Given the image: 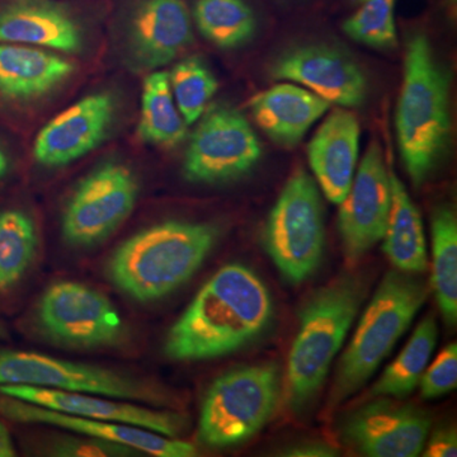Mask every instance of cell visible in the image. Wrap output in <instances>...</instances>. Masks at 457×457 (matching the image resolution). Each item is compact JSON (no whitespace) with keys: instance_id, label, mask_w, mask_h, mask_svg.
Returning <instances> with one entry per match:
<instances>
[{"instance_id":"obj_1","label":"cell","mask_w":457,"mask_h":457,"mask_svg":"<svg viewBox=\"0 0 457 457\" xmlns=\"http://www.w3.org/2000/svg\"><path fill=\"white\" fill-rule=\"evenodd\" d=\"M272 314L264 282L243 264H228L170 328L165 354L174 361H203L233 353L260 337Z\"/></svg>"},{"instance_id":"obj_2","label":"cell","mask_w":457,"mask_h":457,"mask_svg":"<svg viewBox=\"0 0 457 457\" xmlns=\"http://www.w3.org/2000/svg\"><path fill=\"white\" fill-rule=\"evenodd\" d=\"M395 128L405 170L422 186L451 139L450 78L426 33H414L407 42Z\"/></svg>"},{"instance_id":"obj_3","label":"cell","mask_w":457,"mask_h":457,"mask_svg":"<svg viewBox=\"0 0 457 457\" xmlns=\"http://www.w3.org/2000/svg\"><path fill=\"white\" fill-rule=\"evenodd\" d=\"M216 239L218 228L206 222L153 225L117 248L108 263V276L137 302L163 299L197 272Z\"/></svg>"},{"instance_id":"obj_4","label":"cell","mask_w":457,"mask_h":457,"mask_svg":"<svg viewBox=\"0 0 457 457\" xmlns=\"http://www.w3.org/2000/svg\"><path fill=\"white\" fill-rule=\"evenodd\" d=\"M366 290L361 276H341L319 288L303 306L286 372V399L295 411L305 408L323 386Z\"/></svg>"},{"instance_id":"obj_5","label":"cell","mask_w":457,"mask_h":457,"mask_svg":"<svg viewBox=\"0 0 457 457\" xmlns=\"http://www.w3.org/2000/svg\"><path fill=\"white\" fill-rule=\"evenodd\" d=\"M428 297L417 273L390 270L363 312L350 345L339 360L328 408L359 392L413 323Z\"/></svg>"},{"instance_id":"obj_6","label":"cell","mask_w":457,"mask_h":457,"mask_svg":"<svg viewBox=\"0 0 457 457\" xmlns=\"http://www.w3.org/2000/svg\"><path fill=\"white\" fill-rule=\"evenodd\" d=\"M279 392L281 374L275 363L245 366L221 375L204 396L198 437L210 447L242 444L269 422Z\"/></svg>"},{"instance_id":"obj_7","label":"cell","mask_w":457,"mask_h":457,"mask_svg":"<svg viewBox=\"0 0 457 457\" xmlns=\"http://www.w3.org/2000/svg\"><path fill=\"white\" fill-rule=\"evenodd\" d=\"M264 246L279 272L291 284H302L318 269L326 228L323 204L315 180L295 171L270 210Z\"/></svg>"},{"instance_id":"obj_8","label":"cell","mask_w":457,"mask_h":457,"mask_svg":"<svg viewBox=\"0 0 457 457\" xmlns=\"http://www.w3.org/2000/svg\"><path fill=\"white\" fill-rule=\"evenodd\" d=\"M2 385L97 394L128 402L154 403L161 398L154 387L111 370L25 351H0Z\"/></svg>"},{"instance_id":"obj_9","label":"cell","mask_w":457,"mask_h":457,"mask_svg":"<svg viewBox=\"0 0 457 457\" xmlns=\"http://www.w3.org/2000/svg\"><path fill=\"white\" fill-rule=\"evenodd\" d=\"M261 156L260 140L248 120L234 108L219 107L192 135L183 174L189 182H228L248 174Z\"/></svg>"},{"instance_id":"obj_10","label":"cell","mask_w":457,"mask_h":457,"mask_svg":"<svg viewBox=\"0 0 457 457\" xmlns=\"http://www.w3.org/2000/svg\"><path fill=\"white\" fill-rule=\"evenodd\" d=\"M139 194L137 177L128 167L106 163L78 185L62 215V237L74 246L101 242L128 219Z\"/></svg>"},{"instance_id":"obj_11","label":"cell","mask_w":457,"mask_h":457,"mask_svg":"<svg viewBox=\"0 0 457 457\" xmlns=\"http://www.w3.org/2000/svg\"><path fill=\"white\" fill-rule=\"evenodd\" d=\"M37 319L47 336L75 347L114 345L123 335L122 319L108 297L78 282L50 286L38 303Z\"/></svg>"},{"instance_id":"obj_12","label":"cell","mask_w":457,"mask_h":457,"mask_svg":"<svg viewBox=\"0 0 457 457\" xmlns=\"http://www.w3.org/2000/svg\"><path fill=\"white\" fill-rule=\"evenodd\" d=\"M431 417L414 405L381 399L352 411L343 420V442L369 457H416L425 449Z\"/></svg>"},{"instance_id":"obj_13","label":"cell","mask_w":457,"mask_h":457,"mask_svg":"<svg viewBox=\"0 0 457 457\" xmlns=\"http://www.w3.org/2000/svg\"><path fill=\"white\" fill-rule=\"evenodd\" d=\"M390 204L389 170L383 149L375 141L366 150L347 196L339 204L338 231L350 263L383 240Z\"/></svg>"},{"instance_id":"obj_14","label":"cell","mask_w":457,"mask_h":457,"mask_svg":"<svg viewBox=\"0 0 457 457\" xmlns=\"http://www.w3.org/2000/svg\"><path fill=\"white\" fill-rule=\"evenodd\" d=\"M270 75L300 84L330 104L360 107L368 98V79L361 66L327 45H303L285 51L270 65Z\"/></svg>"},{"instance_id":"obj_15","label":"cell","mask_w":457,"mask_h":457,"mask_svg":"<svg viewBox=\"0 0 457 457\" xmlns=\"http://www.w3.org/2000/svg\"><path fill=\"white\" fill-rule=\"evenodd\" d=\"M114 107L112 96L101 92L66 108L38 132L33 145L36 162L44 167H64L88 154L106 137Z\"/></svg>"},{"instance_id":"obj_16","label":"cell","mask_w":457,"mask_h":457,"mask_svg":"<svg viewBox=\"0 0 457 457\" xmlns=\"http://www.w3.org/2000/svg\"><path fill=\"white\" fill-rule=\"evenodd\" d=\"M0 395L23 400L71 416L137 426L171 438H176L185 426V420L179 414L154 411L128 403V400L108 398L97 394L62 392L26 385H2Z\"/></svg>"},{"instance_id":"obj_17","label":"cell","mask_w":457,"mask_h":457,"mask_svg":"<svg viewBox=\"0 0 457 457\" xmlns=\"http://www.w3.org/2000/svg\"><path fill=\"white\" fill-rule=\"evenodd\" d=\"M0 414L16 422L55 426L68 431L80 433L87 437L114 442L146 455L156 457L197 455V450L194 445L159 435L141 427L71 416V414L40 407V405L31 404L11 396H0Z\"/></svg>"},{"instance_id":"obj_18","label":"cell","mask_w":457,"mask_h":457,"mask_svg":"<svg viewBox=\"0 0 457 457\" xmlns=\"http://www.w3.org/2000/svg\"><path fill=\"white\" fill-rule=\"evenodd\" d=\"M192 40L191 16L183 0H141L132 14L129 45L140 68L170 64Z\"/></svg>"},{"instance_id":"obj_19","label":"cell","mask_w":457,"mask_h":457,"mask_svg":"<svg viewBox=\"0 0 457 457\" xmlns=\"http://www.w3.org/2000/svg\"><path fill=\"white\" fill-rule=\"evenodd\" d=\"M0 42L69 54L83 49L82 29L55 0H3Z\"/></svg>"},{"instance_id":"obj_20","label":"cell","mask_w":457,"mask_h":457,"mask_svg":"<svg viewBox=\"0 0 457 457\" xmlns=\"http://www.w3.org/2000/svg\"><path fill=\"white\" fill-rule=\"evenodd\" d=\"M360 122L351 111L337 108L308 146L309 163L324 196L339 204L347 196L360 154Z\"/></svg>"},{"instance_id":"obj_21","label":"cell","mask_w":457,"mask_h":457,"mask_svg":"<svg viewBox=\"0 0 457 457\" xmlns=\"http://www.w3.org/2000/svg\"><path fill=\"white\" fill-rule=\"evenodd\" d=\"M329 108L323 98L293 83L278 84L251 101L254 121L267 137L286 147L296 146Z\"/></svg>"},{"instance_id":"obj_22","label":"cell","mask_w":457,"mask_h":457,"mask_svg":"<svg viewBox=\"0 0 457 457\" xmlns=\"http://www.w3.org/2000/svg\"><path fill=\"white\" fill-rule=\"evenodd\" d=\"M74 69L73 62L50 50L0 42V97H42L69 79Z\"/></svg>"},{"instance_id":"obj_23","label":"cell","mask_w":457,"mask_h":457,"mask_svg":"<svg viewBox=\"0 0 457 457\" xmlns=\"http://www.w3.org/2000/svg\"><path fill=\"white\" fill-rule=\"evenodd\" d=\"M392 204L384 234V253L402 272L422 273L428 266L422 218L405 186L389 168Z\"/></svg>"},{"instance_id":"obj_24","label":"cell","mask_w":457,"mask_h":457,"mask_svg":"<svg viewBox=\"0 0 457 457\" xmlns=\"http://www.w3.org/2000/svg\"><path fill=\"white\" fill-rule=\"evenodd\" d=\"M437 338V323L432 315H428L418 324L399 356L384 370L370 396L403 399L411 395L429 365Z\"/></svg>"},{"instance_id":"obj_25","label":"cell","mask_w":457,"mask_h":457,"mask_svg":"<svg viewBox=\"0 0 457 457\" xmlns=\"http://www.w3.org/2000/svg\"><path fill=\"white\" fill-rule=\"evenodd\" d=\"M137 134L144 143L158 146L177 145L187 135V123L177 107L165 71H154L144 82Z\"/></svg>"},{"instance_id":"obj_26","label":"cell","mask_w":457,"mask_h":457,"mask_svg":"<svg viewBox=\"0 0 457 457\" xmlns=\"http://www.w3.org/2000/svg\"><path fill=\"white\" fill-rule=\"evenodd\" d=\"M432 288L445 320H457V219L450 206L432 216Z\"/></svg>"},{"instance_id":"obj_27","label":"cell","mask_w":457,"mask_h":457,"mask_svg":"<svg viewBox=\"0 0 457 457\" xmlns=\"http://www.w3.org/2000/svg\"><path fill=\"white\" fill-rule=\"evenodd\" d=\"M194 16L204 37L221 49L243 46L257 31L253 9L245 0H197Z\"/></svg>"},{"instance_id":"obj_28","label":"cell","mask_w":457,"mask_h":457,"mask_svg":"<svg viewBox=\"0 0 457 457\" xmlns=\"http://www.w3.org/2000/svg\"><path fill=\"white\" fill-rule=\"evenodd\" d=\"M37 248V233L20 210L0 212V291H7L25 275Z\"/></svg>"},{"instance_id":"obj_29","label":"cell","mask_w":457,"mask_h":457,"mask_svg":"<svg viewBox=\"0 0 457 457\" xmlns=\"http://www.w3.org/2000/svg\"><path fill=\"white\" fill-rule=\"evenodd\" d=\"M170 82L174 101L187 126L201 119L218 90V80L197 57L174 66Z\"/></svg>"},{"instance_id":"obj_30","label":"cell","mask_w":457,"mask_h":457,"mask_svg":"<svg viewBox=\"0 0 457 457\" xmlns=\"http://www.w3.org/2000/svg\"><path fill=\"white\" fill-rule=\"evenodd\" d=\"M361 7L343 23L352 40L375 47L393 49L398 45L395 0H360Z\"/></svg>"},{"instance_id":"obj_31","label":"cell","mask_w":457,"mask_h":457,"mask_svg":"<svg viewBox=\"0 0 457 457\" xmlns=\"http://www.w3.org/2000/svg\"><path fill=\"white\" fill-rule=\"evenodd\" d=\"M420 395L431 400L446 395L457 386V345L450 343L436 357L431 365L427 366L420 381Z\"/></svg>"},{"instance_id":"obj_32","label":"cell","mask_w":457,"mask_h":457,"mask_svg":"<svg viewBox=\"0 0 457 457\" xmlns=\"http://www.w3.org/2000/svg\"><path fill=\"white\" fill-rule=\"evenodd\" d=\"M57 456H134L137 450L114 442L89 437V440H62L56 445Z\"/></svg>"},{"instance_id":"obj_33","label":"cell","mask_w":457,"mask_h":457,"mask_svg":"<svg viewBox=\"0 0 457 457\" xmlns=\"http://www.w3.org/2000/svg\"><path fill=\"white\" fill-rule=\"evenodd\" d=\"M425 457L457 456V433L453 426H441L433 431L422 451Z\"/></svg>"},{"instance_id":"obj_34","label":"cell","mask_w":457,"mask_h":457,"mask_svg":"<svg viewBox=\"0 0 457 457\" xmlns=\"http://www.w3.org/2000/svg\"><path fill=\"white\" fill-rule=\"evenodd\" d=\"M286 456L329 457L338 455V450L324 442H306L286 451Z\"/></svg>"},{"instance_id":"obj_35","label":"cell","mask_w":457,"mask_h":457,"mask_svg":"<svg viewBox=\"0 0 457 457\" xmlns=\"http://www.w3.org/2000/svg\"><path fill=\"white\" fill-rule=\"evenodd\" d=\"M16 455L13 442L9 436L8 429L0 423V457H13Z\"/></svg>"},{"instance_id":"obj_36","label":"cell","mask_w":457,"mask_h":457,"mask_svg":"<svg viewBox=\"0 0 457 457\" xmlns=\"http://www.w3.org/2000/svg\"><path fill=\"white\" fill-rule=\"evenodd\" d=\"M9 170V159L4 150L0 147V179L7 174Z\"/></svg>"},{"instance_id":"obj_37","label":"cell","mask_w":457,"mask_h":457,"mask_svg":"<svg viewBox=\"0 0 457 457\" xmlns=\"http://www.w3.org/2000/svg\"><path fill=\"white\" fill-rule=\"evenodd\" d=\"M359 2H360V0H359Z\"/></svg>"}]
</instances>
